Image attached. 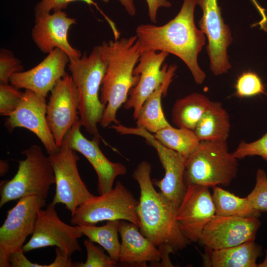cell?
Instances as JSON below:
<instances>
[{
  "label": "cell",
  "mask_w": 267,
  "mask_h": 267,
  "mask_svg": "<svg viewBox=\"0 0 267 267\" xmlns=\"http://www.w3.org/2000/svg\"><path fill=\"white\" fill-rule=\"evenodd\" d=\"M198 0H184L178 14L163 25L141 24L135 30L138 47L142 52L153 50L171 53L181 59L195 82L201 84L206 74L197 57L205 44L204 34L195 24L194 12Z\"/></svg>",
  "instance_id": "6da1fadb"
},
{
  "label": "cell",
  "mask_w": 267,
  "mask_h": 267,
  "mask_svg": "<svg viewBox=\"0 0 267 267\" xmlns=\"http://www.w3.org/2000/svg\"><path fill=\"white\" fill-rule=\"evenodd\" d=\"M151 165L139 163L132 177L138 183L140 197L137 213L139 230L158 249L162 264L171 266L169 254L185 248L190 242L181 232L176 219L177 210L154 188L151 179Z\"/></svg>",
  "instance_id": "7a4b0ae2"
},
{
  "label": "cell",
  "mask_w": 267,
  "mask_h": 267,
  "mask_svg": "<svg viewBox=\"0 0 267 267\" xmlns=\"http://www.w3.org/2000/svg\"><path fill=\"white\" fill-rule=\"evenodd\" d=\"M98 46L107 62L100 90V101L105 105L100 125L106 128L112 123H120L117 112L138 81L139 76L133 72L141 53L135 35L103 42Z\"/></svg>",
  "instance_id": "3957f363"
},
{
  "label": "cell",
  "mask_w": 267,
  "mask_h": 267,
  "mask_svg": "<svg viewBox=\"0 0 267 267\" xmlns=\"http://www.w3.org/2000/svg\"><path fill=\"white\" fill-rule=\"evenodd\" d=\"M68 68L78 92L82 126L93 137L115 150L103 139L98 129L105 108L99 93L107 68L99 46H95L89 55L85 52L79 58H69Z\"/></svg>",
  "instance_id": "277c9868"
},
{
  "label": "cell",
  "mask_w": 267,
  "mask_h": 267,
  "mask_svg": "<svg viewBox=\"0 0 267 267\" xmlns=\"http://www.w3.org/2000/svg\"><path fill=\"white\" fill-rule=\"evenodd\" d=\"M238 170L237 159L229 152L226 141H201L186 159L184 181L186 186H227Z\"/></svg>",
  "instance_id": "5b68a950"
},
{
  "label": "cell",
  "mask_w": 267,
  "mask_h": 267,
  "mask_svg": "<svg viewBox=\"0 0 267 267\" xmlns=\"http://www.w3.org/2000/svg\"><path fill=\"white\" fill-rule=\"evenodd\" d=\"M21 153L26 158L18 161L15 176L10 180L1 181L0 208L8 202L29 195L46 199L51 185L55 183L52 165L40 146L33 144Z\"/></svg>",
  "instance_id": "8992f818"
},
{
  "label": "cell",
  "mask_w": 267,
  "mask_h": 267,
  "mask_svg": "<svg viewBox=\"0 0 267 267\" xmlns=\"http://www.w3.org/2000/svg\"><path fill=\"white\" fill-rule=\"evenodd\" d=\"M137 201L120 181L109 191L94 196L71 215L72 225H95L104 221L124 220L139 227Z\"/></svg>",
  "instance_id": "52a82bcc"
},
{
  "label": "cell",
  "mask_w": 267,
  "mask_h": 267,
  "mask_svg": "<svg viewBox=\"0 0 267 267\" xmlns=\"http://www.w3.org/2000/svg\"><path fill=\"white\" fill-rule=\"evenodd\" d=\"M45 203L46 199L41 196L29 195L19 199L8 211L0 228V267H9L10 255L23 249L27 237L35 230L39 211Z\"/></svg>",
  "instance_id": "ba28073f"
},
{
  "label": "cell",
  "mask_w": 267,
  "mask_h": 267,
  "mask_svg": "<svg viewBox=\"0 0 267 267\" xmlns=\"http://www.w3.org/2000/svg\"><path fill=\"white\" fill-rule=\"evenodd\" d=\"M112 129L120 134H133L140 136L156 151L164 169L165 175L160 179H152L160 193L177 210L186 191L184 174L186 158L181 154L170 149L159 142L151 133L137 128H129L120 124Z\"/></svg>",
  "instance_id": "9c48e42d"
},
{
  "label": "cell",
  "mask_w": 267,
  "mask_h": 267,
  "mask_svg": "<svg viewBox=\"0 0 267 267\" xmlns=\"http://www.w3.org/2000/svg\"><path fill=\"white\" fill-rule=\"evenodd\" d=\"M48 157L55 178V194L52 202L55 205L64 204L72 215L79 206L94 196L80 176L78 168L80 158L76 151L64 145Z\"/></svg>",
  "instance_id": "30bf717a"
},
{
  "label": "cell",
  "mask_w": 267,
  "mask_h": 267,
  "mask_svg": "<svg viewBox=\"0 0 267 267\" xmlns=\"http://www.w3.org/2000/svg\"><path fill=\"white\" fill-rule=\"evenodd\" d=\"M51 202L38 213L35 230L23 246L24 253L41 248L56 246L71 255L81 248L78 239L83 235L79 225H68L59 218Z\"/></svg>",
  "instance_id": "8fae6325"
},
{
  "label": "cell",
  "mask_w": 267,
  "mask_h": 267,
  "mask_svg": "<svg viewBox=\"0 0 267 267\" xmlns=\"http://www.w3.org/2000/svg\"><path fill=\"white\" fill-rule=\"evenodd\" d=\"M198 4L203 11L199 26L208 39L211 70L217 76L226 73L231 67L227 54L233 40L230 29L224 23L217 0H198Z\"/></svg>",
  "instance_id": "7c38bea8"
},
{
  "label": "cell",
  "mask_w": 267,
  "mask_h": 267,
  "mask_svg": "<svg viewBox=\"0 0 267 267\" xmlns=\"http://www.w3.org/2000/svg\"><path fill=\"white\" fill-rule=\"evenodd\" d=\"M50 92L46 120L55 143L60 148L65 135L80 120L78 92L71 76L67 73L57 81Z\"/></svg>",
  "instance_id": "4fadbf2b"
},
{
  "label": "cell",
  "mask_w": 267,
  "mask_h": 267,
  "mask_svg": "<svg viewBox=\"0 0 267 267\" xmlns=\"http://www.w3.org/2000/svg\"><path fill=\"white\" fill-rule=\"evenodd\" d=\"M261 224L259 218L215 215L205 225L199 242L210 250L235 246L255 240Z\"/></svg>",
  "instance_id": "5bb4252c"
},
{
  "label": "cell",
  "mask_w": 267,
  "mask_h": 267,
  "mask_svg": "<svg viewBox=\"0 0 267 267\" xmlns=\"http://www.w3.org/2000/svg\"><path fill=\"white\" fill-rule=\"evenodd\" d=\"M81 127L79 120L65 135L61 145L80 153L90 163L97 176V191L100 195L111 190L116 178L125 175L127 169L121 163L108 160L99 148L100 141L93 137L87 139L81 131Z\"/></svg>",
  "instance_id": "9a60e30c"
},
{
  "label": "cell",
  "mask_w": 267,
  "mask_h": 267,
  "mask_svg": "<svg viewBox=\"0 0 267 267\" xmlns=\"http://www.w3.org/2000/svg\"><path fill=\"white\" fill-rule=\"evenodd\" d=\"M46 98L25 89L16 109L7 117L4 126L9 132L17 127L25 128L36 135L48 155L56 152L57 146L46 120Z\"/></svg>",
  "instance_id": "2e32d148"
},
{
  "label": "cell",
  "mask_w": 267,
  "mask_h": 267,
  "mask_svg": "<svg viewBox=\"0 0 267 267\" xmlns=\"http://www.w3.org/2000/svg\"><path fill=\"white\" fill-rule=\"evenodd\" d=\"M183 198L176 211V219L183 235L190 241H199L205 225L216 215L209 187L186 185Z\"/></svg>",
  "instance_id": "e0dca14e"
},
{
  "label": "cell",
  "mask_w": 267,
  "mask_h": 267,
  "mask_svg": "<svg viewBox=\"0 0 267 267\" xmlns=\"http://www.w3.org/2000/svg\"><path fill=\"white\" fill-rule=\"evenodd\" d=\"M35 23L32 30L33 42L39 50L48 54L55 48L64 51L69 58H79L81 52L73 47L68 40L70 27L76 19L69 17L64 10L35 14Z\"/></svg>",
  "instance_id": "ac0fdd59"
},
{
  "label": "cell",
  "mask_w": 267,
  "mask_h": 267,
  "mask_svg": "<svg viewBox=\"0 0 267 267\" xmlns=\"http://www.w3.org/2000/svg\"><path fill=\"white\" fill-rule=\"evenodd\" d=\"M168 54L153 50L141 54L133 72L134 75L139 76L138 81L130 89L124 104L126 109H133L134 119H137L146 99L166 79L168 66L163 63Z\"/></svg>",
  "instance_id": "d6986e66"
},
{
  "label": "cell",
  "mask_w": 267,
  "mask_h": 267,
  "mask_svg": "<svg viewBox=\"0 0 267 267\" xmlns=\"http://www.w3.org/2000/svg\"><path fill=\"white\" fill-rule=\"evenodd\" d=\"M69 61L64 51L55 48L34 67L12 74L9 82L19 89H30L46 98L57 81L66 74Z\"/></svg>",
  "instance_id": "ffe728a7"
},
{
  "label": "cell",
  "mask_w": 267,
  "mask_h": 267,
  "mask_svg": "<svg viewBox=\"0 0 267 267\" xmlns=\"http://www.w3.org/2000/svg\"><path fill=\"white\" fill-rule=\"evenodd\" d=\"M119 232L121 238L119 262L128 265L146 267V263L157 264L161 260L158 248L140 232L136 224L120 220Z\"/></svg>",
  "instance_id": "44dd1931"
},
{
  "label": "cell",
  "mask_w": 267,
  "mask_h": 267,
  "mask_svg": "<svg viewBox=\"0 0 267 267\" xmlns=\"http://www.w3.org/2000/svg\"><path fill=\"white\" fill-rule=\"evenodd\" d=\"M262 247L255 240L215 250H206L204 263L213 267H258V259L262 254Z\"/></svg>",
  "instance_id": "7402d4cb"
},
{
  "label": "cell",
  "mask_w": 267,
  "mask_h": 267,
  "mask_svg": "<svg viewBox=\"0 0 267 267\" xmlns=\"http://www.w3.org/2000/svg\"><path fill=\"white\" fill-rule=\"evenodd\" d=\"M176 69V65L168 66L167 75L164 82L144 101L136 119L137 127L155 134L171 126L164 115L161 99L162 96L167 93Z\"/></svg>",
  "instance_id": "603a6c76"
},
{
  "label": "cell",
  "mask_w": 267,
  "mask_h": 267,
  "mask_svg": "<svg viewBox=\"0 0 267 267\" xmlns=\"http://www.w3.org/2000/svg\"><path fill=\"white\" fill-rule=\"evenodd\" d=\"M230 130L227 112L221 102L212 101L193 131L200 141H226Z\"/></svg>",
  "instance_id": "cb8c5ba5"
},
{
  "label": "cell",
  "mask_w": 267,
  "mask_h": 267,
  "mask_svg": "<svg viewBox=\"0 0 267 267\" xmlns=\"http://www.w3.org/2000/svg\"><path fill=\"white\" fill-rule=\"evenodd\" d=\"M212 101L197 92L178 99L172 109V121L179 128L194 131L197 124Z\"/></svg>",
  "instance_id": "d4e9b609"
},
{
  "label": "cell",
  "mask_w": 267,
  "mask_h": 267,
  "mask_svg": "<svg viewBox=\"0 0 267 267\" xmlns=\"http://www.w3.org/2000/svg\"><path fill=\"white\" fill-rule=\"evenodd\" d=\"M216 215L221 216L259 218L261 213L246 197H240L219 186L212 187Z\"/></svg>",
  "instance_id": "484cf974"
},
{
  "label": "cell",
  "mask_w": 267,
  "mask_h": 267,
  "mask_svg": "<svg viewBox=\"0 0 267 267\" xmlns=\"http://www.w3.org/2000/svg\"><path fill=\"white\" fill-rule=\"evenodd\" d=\"M153 135L165 146L181 154L186 158L197 149L201 141L193 131L175 128L171 125L158 131Z\"/></svg>",
  "instance_id": "4316f807"
},
{
  "label": "cell",
  "mask_w": 267,
  "mask_h": 267,
  "mask_svg": "<svg viewBox=\"0 0 267 267\" xmlns=\"http://www.w3.org/2000/svg\"><path fill=\"white\" fill-rule=\"evenodd\" d=\"M120 221H108L101 226L79 225L83 235L91 241L98 243L117 262L119 261L121 247L118 238Z\"/></svg>",
  "instance_id": "83f0119b"
},
{
  "label": "cell",
  "mask_w": 267,
  "mask_h": 267,
  "mask_svg": "<svg viewBox=\"0 0 267 267\" xmlns=\"http://www.w3.org/2000/svg\"><path fill=\"white\" fill-rule=\"evenodd\" d=\"M84 245L87 254L85 263H73V267H115L118 262L104 252L103 248L95 246L89 240H85Z\"/></svg>",
  "instance_id": "f1b7e54d"
},
{
  "label": "cell",
  "mask_w": 267,
  "mask_h": 267,
  "mask_svg": "<svg viewBox=\"0 0 267 267\" xmlns=\"http://www.w3.org/2000/svg\"><path fill=\"white\" fill-rule=\"evenodd\" d=\"M235 88L236 93L240 97L266 93L261 78L257 74L250 71L244 72L238 77Z\"/></svg>",
  "instance_id": "f546056e"
},
{
  "label": "cell",
  "mask_w": 267,
  "mask_h": 267,
  "mask_svg": "<svg viewBox=\"0 0 267 267\" xmlns=\"http://www.w3.org/2000/svg\"><path fill=\"white\" fill-rule=\"evenodd\" d=\"M247 197L255 209L267 212V175L262 169L257 170L255 186Z\"/></svg>",
  "instance_id": "4dcf8cb0"
},
{
  "label": "cell",
  "mask_w": 267,
  "mask_h": 267,
  "mask_svg": "<svg viewBox=\"0 0 267 267\" xmlns=\"http://www.w3.org/2000/svg\"><path fill=\"white\" fill-rule=\"evenodd\" d=\"M0 84V114L7 116L13 112L18 106L23 95L11 84Z\"/></svg>",
  "instance_id": "1f68e13d"
},
{
  "label": "cell",
  "mask_w": 267,
  "mask_h": 267,
  "mask_svg": "<svg viewBox=\"0 0 267 267\" xmlns=\"http://www.w3.org/2000/svg\"><path fill=\"white\" fill-rule=\"evenodd\" d=\"M77 1H82L89 5L94 6L104 16L111 29L116 28L115 23L102 12L93 0H39L34 7L35 14L63 10L67 7L69 3Z\"/></svg>",
  "instance_id": "d6a6232c"
},
{
  "label": "cell",
  "mask_w": 267,
  "mask_h": 267,
  "mask_svg": "<svg viewBox=\"0 0 267 267\" xmlns=\"http://www.w3.org/2000/svg\"><path fill=\"white\" fill-rule=\"evenodd\" d=\"M232 154L237 159L259 156L267 162V133L254 141H240Z\"/></svg>",
  "instance_id": "836d02e7"
},
{
  "label": "cell",
  "mask_w": 267,
  "mask_h": 267,
  "mask_svg": "<svg viewBox=\"0 0 267 267\" xmlns=\"http://www.w3.org/2000/svg\"><path fill=\"white\" fill-rule=\"evenodd\" d=\"M22 63L14 54L6 49L0 51V83H8L11 76L22 71Z\"/></svg>",
  "instance_id": "e575fe53"
},
{
  "label": "cell",
  "mask_w": 267,
  "mask_h": 267,
  "mask_svg": "<svg viewBox=\"0 0 267 267\" xmlns=\"http://www.w3.org/2000/svg\"><path fill=\"white\" fill-rule=\"evenodd\" d=\"M10 267H47V265L33 263L24 255L23 249L13 252L9 259Z\"/></svg>",
  "instance_id": "d590c367"
},
{
  "label": "cell",
  "mask_w": 267,
  "mask_h": 267,
  "mask_svg": "<svg viewBox=\"0 0 267 267\" xmlns=\"http://www.w3.org/2000/svg\"><path fill=\"white\" fill-rule=\"evenodd\" d=\"M148 6V14L150 21L157 22V12L160 7H170L171 3L167 0H146Z\"/></svg>",
  "instance_id": "8d00e7d4"
},
{
  "label": "cell",
  "mask_w": 267,
  "mask_h": 267,
  "mask_svg": "<svg viewBox=\"0 0 267 267\" xmlns=\"http://www.w3.org/2000/svg\"><path fill=\"white\" fill-rule=\"evenodd\" d=\"M56 257L54 261L48 265V267H73L71 255L63 250L56 247Z\"/></svg>",
  "instance_id": "74e56055"
},
{
  "label": "cell",
  "mask_w": 267,
  "mask_h": 267,
  "mask_svg": "<svg viewBox=\"0 0 267 267\" xmlns=\"http://www.w3.org/2000/svg\"><path fill=\"white\" fill-rule=\"evenodd\" d=\"M104 2H108L109 0H102ZM124 6L128 13L131 16H134L136 13L134 0H118Z\"/></svg>",
  "instance_id": "f35d334b"
},
{
  "label": "cell",
  "mask_w": 267,
  "mask_h": 267,
  "mask_svg": "<svg viewBox=\"0 0 267 267\" xmlns=\"http://www.w3.org/2000/svg\"><path fill=\"white\" fill-rule=\"evenodd\" d=\"M251 1L253 2L254 5L256 6L259 12H260L261 16H262V19L260 22L258 23V24L260 25L261 27H264L267 26V17L265 13V10L263 8H262L257 2V1L256 0H251Z\"/></svg>",
  "instance_id": "ab89813d"
},
{
  "label": "cell",
  "mask_w": 267,
  "mask_h": 267,
  "mask_svg": "<svg viewBox=\"0 0 267 267\" xmlns=\"http://www.w3.org/2000/svg\"><path fill=\"white\" fill-rule=\"evenodd\" d=\"M9 165L5 160H0V176H3L8 171Z\"/></svg>",
  "instance_id": "60d3db41"
},
{
  "label": "cell",
  "mask_w": 267,
  "mask_h": 267,
  "mask_svg": "<svg viewBox=\"0 0 267 267\" xmlns=\"http://www.w3.org/2000/svg\"><path fill=\"white\" fill-rule=\"evenodd\" d=\"M258 267H267V250L266 251V255L264 260L258 264Z\"/></svg>",
  "instance_id": "b9f144b4"
}]
</instances>
